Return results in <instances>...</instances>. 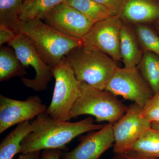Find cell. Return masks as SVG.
Masks as SVG:
<instances>
[{
  "label": "cell",
  "instance_id": "1",
  "mask_svg": "<svg viewBox=\"0 0 159 159\" xmlns=\"http://www.w3.org/2000/svg\"><path fill=\"white\" fill-rule=\"evenodd\" d=\"M93 117L78 122L61 121L51 118L47 113L39 115L31 122V131L21 143L20 153L51 148L68 151L66 145L75 138L101 129L104 125L95 124Z\"/></svg>",
  "mask_w": 159,
  "mask_h": 159
},
{
  "label": "cell",
  "instance_id": "2",
  "mask_svg": "<svg viewBox=\"0 0 159 159\" xmlns=\"http://www.w3.org/2000/svg\"><path fill=\"white\" fill-rule=\"evenodd\" d=\"M19 31L29 38L44 61L52 68L72 49L83 44L82 40L62 34L41 20L21 21Z\"/></svg>",
  "mask_w": 159,
  "mask_h": 159
},
{
  "label": "cell",
  "instance_id": "3",
  "mask_svg": "<svg viewBox=\"0 0 159 159\" xmlns=\"http://www.w3.org/2000/svg\"><path fill=\"white\" fill-rule=\"evenodd\" d=\"M66 56L79 81L99 89H105L118 67L107 54L83 45L72 49Z\"/></svg>",
  "mask_w": 159,
  "mask_h": 159
},
{
  "label": "cell",
  "instance_id": "4",
  "mask_svg": "<svg viewBox=\"0 0 159 159\" xmlns=\"http://www.w3.org/2000/svg\"><path fill=\"white\" fill-rule=\"evenodd\" d=\"M128 107L109 91L82 82L81 94L71 111L70 118L91 115L96 118L97 122L114 124L124 115Z\"/></svg>",
  "mask_w": 159,
  "mask_h": 159
},
{
  "label": "cell",
  "instance_id": "5",
  "mask_svg": "<svg viewBox=\"0 0 159 159\" xmlns=\"http://www.w3.org/2000/svg\"><path fill=\"white\" fill-rule=\"evenodd\" d=\"M55 86L51 104L46 112L56 120L69 121L70 112L81 94L82 82L77 79L66 56L52 68Z\"/></svg>",
  "mask_w": 159,
  "mask_h": 159
},
{
  "label": "cell",
  "instance_id": "6",
  "mask_svg": "<svg viewBox=\"0 0 159 159\" xmlns=\"http://www.w3.org/2000/svg\"><path fill=\"white\" fill-rule=\"evenodd\" d=\"M104 90L115 96H121L125 99L133 101L142 109L154 95L138 67H118Z\"/></svg>",
  "mask_w": 159,
  "mask_h": 159
},
{
  "label": "cell",
  "instance_id": "7",
  "mask_svg": "<svg viewBox=\"0 0 159 159\" xmlns=\"http://www.w3.org/2000/svg\"><path fill=\"white\" fill-rule=\"evenodd\" d=\"M8 44L13 48L23 65L27 68L31 66L36 72L34 79L21 77L24 85L37 92L45 90L53 77L52 68L44 61L29 38L20 33Z\"/></svg>",
  "mask_w": 159,
  "mask_h": 159
},
{
  "label": "cell",
  "instance_id": "8",
  "mask_svg": "<svg viewBox=\"0 0 159 159\" xmlns=\"http://www.w3.org/2000/svg\"><path fill=\"white\" fill-rule=\"evenodd\" d=\"M122 25L119 16H111L95 23L83 38V45L107 54L115 61L121 60L120 38Z\"/></svg>",
  "mask_w": 159,
  "mask_h": 159
},
{
  "label": "cell",
  "instance_id": "9",
  "mask_svg": "<svg viewBox=\"0 0 159 159\" xmlns=\"http://www.w3.org/2000/svg\"><path fill=\"white\" fill-rule=\"evenodd\" d=\"M151 123L142 114V109L136 103L128 107L124 115L113 125V151L120 153L130 150L133 145Z\"/></svg>",
  "mask_w": 159,
  "mask_h": 159
},
{
  "label": "cell",
  "instance_id": "10",
  "mask_svg": "<svg viewBox=\"0 0 159 159\" xmlns=\"http://www.w3.org/2000/svg\"><path fill=\"white\" fill-rule=\"evenodd\" d=\"M47 108L37 95L21 101L0 95V134L13 125L31 121Z\"/></svg>",
  "mask_w": 159,
  "mask_h": 159
},
{
  "label": "cell",
  "instance_id": "11",
  "mask_svg": "<svg viewBox=\"0 0 159 159\" xmlns=\"http://www.w3.org/2000/svg\"><path fill=\"white\" fill-rule=\"evenodd\" d=\"M43 20L48 25L62 34L81 40L94 24L65 2L54 7Z\"/></svg>",
  "mask_w": 159,
  "mask_h": 159
},
{
  "label": "cell",
  "instance_id": "12",
  "mask_svg": "<svg viewBox=\"0 0 159 159\" xmlns=\"http://www.w3.org/2000/svg\"><path fill=\"white\" fill-rule=\"evenodd\" d=\"M113 123L83 137L73 150L63 153L61 159H99L114 143Z\"/></svg>",
  "mask_w": 159,
  "mask_h": 159
},
{
  "label": "cell",
  "instance_id": "13",
  "mask_svg": "<svg viewBox=\"0 0 159 159\" xmlns=\"http://www.w3.org/2000/svg\"><path fill=\"white\" fill-rule=\"evenodd\" d=\"M121 19L142 24L159 20V5L154 0H125Z\"/></svg>",
  "mask_w": 159,
  "mask_h": 159
},
{
  "label": "cell",
  "instance_id": "14",
  "mask_svg": "<svg viewBox=\"0 0 159 159\" xmlns=\"http://www.w3.org/2000/svg\"><path fill=\"white\" fill-rule=\"evenodd\" d=\"M120 55L124 67H137L142 60L143 52L132 31L124 24L120 31Z\"/></svg>",
  "mask_w": 159,
  "mask_h": 159
},
{
  "label": "cell",
  "instance_id": "15",
  "mask_svg": "<svg viewBox=\"0 0 159 159\" xmlns=\"http://www.w3.org/2000/svg\"><path fill=\"white\" fill-rule=\"evenodd\" d=\"M31 131L30 121H26L18 124L1 142L0 159H12L15 155L20 153L21 143Z\"/></svg>",
  "mask_w": 159,
  "mask_h": 159
},
{
  "label": "cell",
  "instance_id": "16",
  "mask_svg": "<svg viewBox=\"0 0 159 159\" xmlns=\"http://www.w3.org/2000/svg\"><path fill=\"white\" fill-rule=\"evenodd\" d=\"M27 74L26 67L18 58L14 50L5 46L0 49V81Z\"/></svg>",
  "mask_w": 159,
  "mask_h": 159
},
{
  "label": "cell",
  "instance_id": "17",
  "mask_svg": "<svg viewBox=\"0 0 159 159\" xmlns=\"http://www.w3.org/2000/svg\"><path fill=\"white\" fill-rule=\"evenodd\" d=\"M66 0H24L20 11L21 21L43 20L46 15Z\"/></svg>",
  "mask_w": 159,
  "mask_h": 159
},
{
  "label": "cell",
  "instance_id": "18",
  "mask_svg": "<svg viewBox=\"0 0 159 159\" xmlns=\"http://www.w3.org/2000/svg\"><path fill=\"white\" fill-rule=\"evenodd\" d=\"M139 71L154 95L159 93V56L148 51H144L138 66Z\"/></svg>",
  "mask_w": 159,
  "mask_h": 159
},
{
  "label": "cell",
  "instance_id": "19",
  "mask_svg": "<svg viewBox=\"0 0 159 159\" xmlns=\"http://www.w3.org/2000/svg\"><path fill=\"white\" fill-rule=\"evenodd\" d=\"M24 0H0V26L11 29L15 34H20L21 22L20 11Z\"/></svg>",
  "mask_w": 159,
  "mask_h": 159
},
{
  "label": "cell",
  "instance_id": "20",
  "mask_svg": "<svg viewBox=\"0 0 159 159\" xmlns=\"http://www.w3.org/2000/svg\"><path fill=\"white\" fill-rule=\"evenodd\" d=\"M130 150L149 157L159 158V131L150 127L142 134Z\"/></svg>",
  "mask_w": 159,
  "mask_h": 159
},
{
  "label": "cell",
  "instance_id": "21",
  "mask_svg": "<svg viewBox=\"0 0 159 159\" xmlns=\"http://www.w3.org/2000/svg\"><path fill=\"white\" fill-rule=\"evenodd\" d=\"M65 2L88 18L94 24L112 16L106 8L93 0H66Z\"/></svg>",
  "mask_w": 159,
  "mask_h": 159
},
{
  "label": "cell",
  "instance_id": "22",
  "mask_svg": "<svg viewBox=\"0 0 159 159\" xmlns=\"http://www.w3.org/2000/svg\"><path fill=\"white\" fill-rule=\"evenodd\" d=\"M136 37L144 51L152 52L159 56V37L151 29L143 24H137Z\"/></svg>",
  "mask_w": 159,
  "mask_h": 159
},
{
  "label": "cell",
  "instance_id": "23",
  "mask_svg": "<svg viewBox=\"0 0 159 159\" xmlns=\"http://www.w3.org/2000/svg\"><path fill=\"white\" fill-rule=\"evenodd\" d=\"M142 114L151 123H159V95H154L142 109Z\"/></svg>",
  "mask_w": 159,
  "mask_h": 159
},
{
  "label": "cell",
  "instance_id": "24",
  "mask_svg": "<svg viewBox=\"0 0 159 159\" xmlns=\"http://www.w3.org/2000/svg\"><path fill=\"white\" fill-rule=\"evenodd\" d=\"M106 8L112 16H120L125 0H93Z\"/></svg>",
  "mask_w": 159,
  "mask_h": 159
},
{
  "label": "cell",
  "instance_id": "25",
  "mask_svg": "<svg viewBox=\"0 0 159 159\" xmlns=\"http://www.w3.org/2000/svg\"><path fill=\"white\" fill-rule=\"evenodd\" d=\"M113 159H157L149 157L138 153L136 152L129 150L122 153L116 154Z\"/></svg>",
  "mask_w": 159,
  "mask_h": 159
},
{
  "label": "cell",
  "instance_id": "26",
  "mask_svg": "<svg viewBox=\"0 0 159 159\" xmlns=\"http://www.w3.org/2000/svg\"><path fill=\"white\" fill-rule=\"evenodd\" d=\"M16 35L11 29L5 26H0V45L11 41Z\"/></svg>",
  "mask_w": 159,
  "mask_h": 159
},
{
  "label": "cell",
  "instance_id": "27",
  "mask_svg": "<svg viewBox=\"0 0 159 159\" xmlns=\"http://www.w3.org/2000/svg\"><path fill=\"white\" fill-rule=\"evenodd\" d=\"M63 151L58 148H51L43 150L40 159H61Z\"/></svg>",
  "mask_w": 159,
  "mask_h": 159
},
{
  "label": "cell",
  "instance_id": "28",
  "mask_svg": "<svg viewBox=\"0 0 159 159\" xmlns=\"http://www.w3.org/2000/svg\"><path fill=\"white\" fill-rule=\"evenodd\" d=\"M41 151H35L26 153H23L17 159H40Z\"/></svg>",
  "mask_w": 159,
  "mask_h": 159
},
{
  "label": "cell",
  "instance_id": "29",
  "mask_svg": "<svg viewBox=\"0 0 159 159\" xmlns=\"http://www.w3.org/2000/svg\"><path fill=\"white\" fill-rule=\"evenodd\" d=\"M151 127L159 131V123H151Z\"/></svg>",
  "mask_w": 159,
  "mask_h": 159
},
{
  "label": "cell",
  "instance_id": "30",
  "mask_svg": "<svg viewBox=\"0 0 159 159\" xmlns=\"http://www.w3.org/2000/svg\"><path fill=\"white\" fill-rule=\"evenodd\" d=\"M157 28H158V29H159V20H157Z\"/></svg>",
  "mask_w": 159,
  "mask_h": 159
},
{
  "label": "cell",
  "instance_id": "31",
  "mask_svg": "<svg viewBox=\"0 0 159 159\" xmlns=\"http://www.w3.org/2000/svg\"><path fill=\"white\" fill-rule=\"evenodd\" d=\"M158 94H159V93H158Z\"/></svg>",
  "mask_w": 159,
  "mask_h": 159
}]
</instances>
